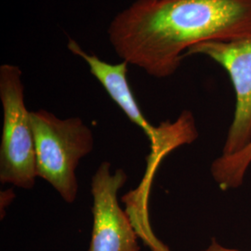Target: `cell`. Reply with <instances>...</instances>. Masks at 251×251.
<instances>
[{
	"label": "cell",
	"instance_id": "3957f363",
	"mask_svg": "<svg viewBox=\"0 0 251 251\" xmlns=\"http://www.w3.org/2000/svg\"><path fill=\"white\" fill-rule=\"evenodd\" d=\"M0 100L3 107L0 182L30 190L38 178L36 141L31 112L25 103L22 71L15 65L0 67Z\"/></svg>",
	"mask_w": 251,
	"mask_h": 251
},
{
	"label": "cell",
	"instance_id": "5b68a950",
	"mask_svg": "<svg viewBox=\"0 0 251 251\" xmlns=\"http://www.w3.org/2000/svg\"><path fill=\"white\" fill-rule=\"evenodd\" d=\"M201 54L228 73L235 92V110L223 154L241 151L251 142V36L229 41H207L191 48L185 56Z\"/></svg>",
	"mask_w": 251,
	"mask_h": 251
},
{
	"label": "cell",
	"instance_id": "6da1fadb",
	"mask_svg": "<svg viewBox=\"0 0 251 251\" xmlns=\"http://www.w3.org/2000/svg\"><path fill=\"white\" fill-rule=\"evenodd\" d=\"M251 36V0H136L108 27L117 55L149 75L178 70L191 48Z\"/></svg>",
	"mask_w": 251,
	"mask_h": 251
},
{
	"label": "cell",
	"instance_id": "277c9868",
	"mask_svg": "<svg viewBox=\"0 0 251 251\" xmlns=\"http://www.w3.org/2000/svg\"><path fill=\"white\" fill-rule=\"evenodd\" d=\"M110 162L100 163L91 179L92 231L88 251H140V238L128 214L118 202V192L127 175L111 171Z\"/></svg>",
	"mask_w": 251,
	"mask_h": 251
},
{
	"label": "cell",
	"instance_id": "9c48e42d",
	"mask_svg": "<svg viewBox=\"0 0 251 251\" xmlns=\"http://www.w3.org/2000/svg\"><path fill=\"white\" fill-rule=\"evenodd\" d=\"M202 251H239L237 250H233V249H228V248H225L224 246L220 245L219 243L216 241V239H212L210 245L206 248V250Z\"/></svg>",
	"mask_w": 251,
	"mask_h": 251
},
{
	"label": "cell",
	"instance_id": "7a4b0ae2",
	"mask_svg": "<svg viewBox=\"0 0 251 251\" xmlns=\"http://www.w3.org/2000/svg\"><path fill=\"white\" fill-rule=\"evenodd\" d=\"M36 141L37 177L49 182L63 200L77 198L75 175L81 159L92 152L93 132L79 117L62 119L45 110L31 112Z\"/></svg>",
	"mask_w": 251,
	"mask_h": 251
},
{
	"label": "cell",
	"instance_id": "52a82bcc",
	"mask_svg": "<svg viewBox=\"0 0 251 251\" xmlns=\"http://www.w3.org/2000/svg\"><path fill=\"white\" fill-rule=\"evenodd\" d=\"M251 164V142L241 151L223 154L212 163L211 174L224 191L237 188L242 184L246 171Z\"/></svg>",
	"mask_w": 251,
	"mask_h": 251
},
{
	"label": "cell",
	"instance_id": "8992f818",
	"mask_svg": "<svg viewBox=\"0 0 251 251\" xmlns=\"http://www.w3.org/2000/svg\"><path fill=\"white\" fill-rule=\"evenodd\" d=\"M68 49L72 53L79 56L88 63L90 73L101 84L109 96L132 123L144 130L152 144H155L159 136V128L147 121L135 99L126 78L127 65L129 63L122 61L121 63L113 64L101 61L96 55L84 51L80 46L73 39L68 42Z\"/></svg>",
	"mask_w": 251,
	"mask_h": 251
},
{
	"label": "cell",
	"instance_id": "ba28073f",
	"mask_svg": "<svg viewBox=\"0 0 251 251\" xmlns=\"http://www.w3.org/2000/svg\"><path fill=\"white\" fill-rule=\"evenodd\" d=\"M0 211H1V219H3V212L7 209V207L12 203L15 198V193L13 189H7L0 194Z\"/></svg>",
	"mask_w": 251,
	"mask_h": 251
}]
</instances>
